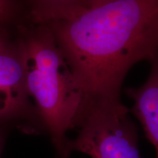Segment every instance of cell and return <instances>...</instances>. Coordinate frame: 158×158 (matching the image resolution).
Instances as JSON below:
<instances>
[{"mask_svg":"<svg viewBox=\"0 0 158 158\" xmlns=\"http://www.w3.org/2000/svg\"><path fill=\"white\" fill-rule=\"evenodd\" d=\"M27 18L51 31L85 102L120 100L126 75L158 54V0H33Z\"/></svg>","mask_w":158,"mask_h":158,"instance_id":"6da1fadb","label":"cell"},{"mask_svg":"<svg viewBox=\"0 0 158 158\" xmlns=\"http://www.w3.org/2000/svg\"><path fill=\"white\" fill-rule=\"evenodd\" d=\"M27 1L0 0V29L14 30L27 19Z\"/></svg>","mask_w":158,"mask_h":158,"instance_id":"8992f818","label":"cell"},{"mask_svg":"<svg viewBox=\"0 0 158 158\" xmlns=\"http://www.w3.org/2000/svg\"><path fill=\"white\" fill-rule=\"evenodd\" d=\"M150 64L151 70L147 81L139 87L126 88L124 92L133 100L130 112L141 123L158 158V54Z\"/></svg>","mask_w":158,"mask_h":158,"instance_id":"5b68a950","label":"cell"},{"mask_svg":"<svg viewBox=\"0 0 158 158\" xmlns=\"http://www.w3.org/2000/svg\"><path fill=\"white\" fill-rule=\"evenodd\" d=\"M15 126L12 124L0 122V158L2 157L7 137H8L11 130Z\"/></svg>","mask_w":158,"mask_h":158,"instance_id":"52a82bcc","label":"cell"},{"mask_svg":"<svg viewBox=\"0 0 158 158\" xmlns=\"http://www.w3.org/2000/svg\"><path fill=\"white\" fill-rule=\"evenodd\" d=\"M130 109L121 100H90L77 122L78 134L69 142V152L92 158H141L138 128Z\"/></svg>","mask_w":158,"mask_h":158,"instance_id":"3957f363","label":"cell"},{"mask_svg":"<svg viewBox=\"0 0 158 158\" xmlns=\"http://www.w3.org/2000/svg\"><path fill=\"white\" fill-rule=\"evenodd\" d=\"M0 36V122L28 134H43L35 105L27 92L22 58L13 31Z\"/></svg>","mask_w":158,"mask_h":158,"instance_id":"277c9868","label":"cell"},{"mask_svg":"<svg viewBox=\"0 0 158 158\" xmlns=\"http://www.w3.org/2000/svg\"><path fill=\"white\" fill-rule=\"evenodd\" d=\"M13 35L22 58L26 87L44 134L50 138L57 158H69L68 133L76 129L85 102L84 91L46 26L27 19Z\"/></svg>","mask_w":158,"mask_h":158,"instance_id":"7a4b0ae2","label":"cell"},{"mask_svg":"<svg viewBox=\"0 0 158 158\" xmlns=\"http://www.w3.org/2000/svg\"><path fill=\"white\" fill-rule=\"evenodd\" d=\"M1 34H2V30L0 29V36H1Z\"/></svg>","mask_w":158,"mask_h":158,"instance_id":"ba28073f","label":"cell"}]
</instances>
